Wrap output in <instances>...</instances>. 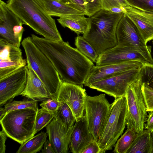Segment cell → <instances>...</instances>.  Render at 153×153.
<instances>
[{"mask_svg":"<svg viewBox=\"0 0 153 153\" xmlns=\"http://www.w3.org/2000/svg\"><path fill=\"white\" fill-rule=\"evenodd\" d=\"M85 15L91 17L102 9L101 0H84Z\"/></svg>","mask_w":153,"mask_h":153,"instance_id":"1f68e13d","label":"cell"},{"mask_svg":"<svg viewBox=\"0 0 153 153\" xmlns=\"http://www.w3.org/2000/svg\"><path fill=\"white\" fill-rule=\"evenodd\" d=\"M7 137L5 132L2 129L0 131V153H5V142Z\"/></svg>","mask_w":153,"mask_h":153,"instance_id":"74e56055","label":"cell"},{"mask_svg":"<svg viewBox=\"0 0 153 153\" xmlns=\"http://www.w3.org/2000/svg\"><path fill=\"white\" fill-rule=\"evenodd\" d=\"M28 108H33L37 111L38 109L37 102L28 99L14 100L9 102L4 105L7 113L11 111Z\"/></svg>","mask_w":153,"mask_h":153,"instance_id":"f1b7e54d","label":"cell"},{"mask_svg":"<svg viewBox=\"0 0 153 153\" xmlns=\"http://www.w3.org/2000/svg\"><path fill=\"white\" fill-rule=\"evenodd\" d=\"M20 47L0 38V80L27 65Z\"/></svg>","mask_w":153,"mask_h":153,"instance_id":"5bb4252c","label":"cell"},{"mask_svg":"<svg viewBox=\"0 0 153 153\" xmlns=\"http://www.w3.org/2000/svg\"><path fill=\"white\" fill-rule=\"evenodd\" d=\"M27 67L26 65L17 71L0 80V105L21 94L27 82Z\"/></svg>","mask_w":153,"mask_h":153,"instance_id":"9a60e30c","label":"cell"},{"mask_svg":"<svg viewBox=\"0 0 153 153\" xmlns=\"http://www.w3.org/2000/svg\"><path fill=\"white\" fill-rule=\"evenodd\" d=\"M142 67L131 69L95 82L88 87L104 92L115 98L125 96L128 87L137 78Z\"/></svg>","mask_w":153,"mask_h":153,"instance_id":"9c48e42d","label":"cell"},{"mask_svg":"<svg viewBox=\"0 0 153 153\" xmlns=\"http://www.w3.org/2000/svg\"><path fill=\"white\" fill-rule=\"evenodd\" d=\"M94 139L88 128L86 116L76 121L71 135L70 149L73 153H80Z\"/></svg>","mask_w":153,"mask_h":153,"instance_id":"ffe728a7","label":"cell"},{"mask_svg":"<svg viewBox=\"0 0 153 153\" xmlns=\"http://www.w3.org/2000/svg\"><path fill=\"white\" fill-rule=\"evenodd\" d=\"M137 133L132 128H127L125 133L117 140L113 152L126 153L136 137Z\"/></svg>","mask_w":153,"mask_h":153,"instance_id":"484cf974","label":"cell"},{"mask_svg":"<svg viewBox=\"0 0 153 153\" xmlns=\"http://www.w3.org/2000/svg\"><path fill=\"white\" fill-rule=\"evenodd\" d=\"M116 34L117 44L151 53V47L147 46L137 27L125 13L117 25Z\"/></svg>","mask_w":153,"mask_h":153,"instance_id":"4fadbf2b","label":"cell"},{"mask_svg":"<svg viewBox=\"0 0 153 153\" xmlns=\"http://www.w3.org/2000/svg\"><path fill=\"white\" fill-rule=\"evenodd\" d=\"M9 8L37 33L45 39L63 40L55 20L48 13L42 0H8Z\"/></svg>","mask_w":153,"mask_h":153,"instance_id":"7a4b0ae2","label":"cell"},{"mask_svg":"<svg viewBox=\"0 0 153 153\" xmlns=\"http://www.w3.org/2000/svg\"><path fill=\"white\" fill-rule=\"evenodd\" d=\"M75 45L76 48L92 62H96L98 54L83 36L78 35L75 39Z\"/></svg>","mask_w":153,"mask_h":153,"instance_id":"4316f807","label":"cell"},{"mask_svg":"<svg viewBox=\"0 0 153 153\" xmlns=\"http://www.w3.org/2000/svg\"><path fill=\"white\" fill-rule=\"evenodd\" d=\"M111 108L105 94L94 96L86 95L85 115L89 130L98 142L109 115Z\"/></svg>","mask_w":153,"mask_h":153,"instance_id":"ba28073f","label":"cell"},{"mask_svg":"<svg viewBox=\"0 0 153 153\" xmlns=\"http://www.w3.org/2000/svg\"></svg>","mask_w":153,"mask_h":153,"instance_id":"ee69618b","label":"cell"},{"mask_svg":"<svg viewBox=\"0 0 153 153\" xmlns=\"http://www.w3.org/2000/svg\"><path fill=\"white\" fill-rule=\"evenodd\" d=\"M142 84L140 71L137 79L128 87L125 96L127 104L126 124L127 128L133 129L137 133L144 129L147 116L141 89Z\"/></svg>","mask_w":153,"mask_h":153,"instance_id":"52a82bcc","label":"cell"},{"mask_svg":"<svg viewBox=\"0 0 153 153\" xmlns=\"http://www.w3.org/2000/svg\"><path fill=\"white\" fill-rule=\"evenodd\" d=\"M44 145V149L42 150V153H55L49 140H46Z\"/></svg>","mask_w":153,"mask_h":153,"instance_id":"ab89813d","label":"cell"},{"mask_svg":"<svg viewBox=\"0 0 153 153\" xmlns=\"http://www.w3.org/2000/svg\"></svg>","mask_w":153,"mask_h":153,"instance_id":"f6af8a7d","label":"cell"},{"mask_svg":"<svg viewBox=\"0 0 153 153\" xmlns=\"http://www.w3.org/2000/svg\"><path fill=\"white\" fill-rule=\"evenodd\" d=\"M102 9L109 10L115 7L126 8L130 6L125 0H101Z\"/></svg>","mask_w":153,"mask_h":153,"instance_id":"836d02e7","label":"cell"},{"mask_svg":"<svg viewBox=\"0 0 153 153\" xmlns=\"http://www.w3.org/2000/svg\"><path fill=\"white\" fill-rule=\"evenodd\" d=\"M47 132H42L29 139L22 144L17 153H36L42 150L46 140Z\"/></svg>","mask_w":153,"mask_h":153,"instance_id":"cb8c5ba5","label":"cell"},{"mask_svg":"<svg viewBox=\"0 0 153 153\" xmlns=\"http://www.w3.org/2000/svg\"><path fill=\"white\" fill-rule=\"evenodd\" d=\"M80 153H101L98 142L93 139Z\"/></svg>","mask_w":153,"mask_h":153,"instance_id":"d590c367","label":"cell"},{"mask_svg":"<svg viewBox=\"0 0 153 153\" xmlns=\"http://www.w3.org/2000/svg\"><path fill=\"white\" fill-rule=\"evenodd\" d=\"M26 55L27 66L32 69L45 85L53 99L57 100L62 82L53 65L33 42L31 36L21 43Z\"/></svg>","mask_w":153,"mask_h":153,"instance_id":"277c9868","label":"cell"},{"mask_svg":"<svg viewBox=\"0 0 153 153\" xmlns=\"http://www.w3.org/2000/svg\"><path fill=\"white\" fill-rule=\"evenodd\" d=\"M6 113L4 108L1 107L0 108V120L5 116Z\"/></svg>","mask_w":153,"mask_h":153,"instance_id":"60d3db41","label":"cell"},{"mask_svg":"<svg viewBox=\"0 0 153 153\" xmlns=\"http://www.w3.org/2000/svg\"><path fill=\"white\" fill-rule=\"evenodd\" d=\"M126 153H153V138L147 129L137 133V135Z\"/></svg>","mask_w":153,"mask_h":153,"instance_id":"7402d4cb","label":"cell"},{"mask_svg":"<svg viewBox=\"0 0 153 153\" xmlns=\"http://www.w3.org/2000/svg\"><path fill=\"white\" fill-rule=\"evenodd\" d=\"M152 136L153 138V131L152 133Z\"/></svg>","mask_w":153,"mask_h":153,"instance_id":"b9f144b4","label":"cell"},{"mask_svg":"<svg viewBox=\"0 0 153 153\" xmlns=\"http://www.w3.org/2000/svg\"><path fill=\"white\" fill-rule=\"evenodd\" d=\"M147 118L145 129L148 130L151 133L153 131V111H149Z\"/></svg>","mask_w":153,"mask_h":153,"instance_id":"f35d334b","label":"cell"},{"mask_svg":"<svg viewBox=\"0 0 153 153\" xmlns=\"http://www.w3.org/2000/svg\"><path fill=\"white\" fill-rule=\"evenodd\" d=\"M140 74L143 82L153 90V64H143L141 69Z\"/></svg>","mask_w":153,"mask_h":153,"instance_id":"4dcf8cb0","label":"cell"},{"mask_svg":"<svg viewBox=\"0 0 153 153\" xmlns=\"http://www.w3.org/2000/svg\"><path fill=\"white\" fill-rule=\"evenodd\" d=\"M42 0L48 13L51 16L63 18L76 15H85L83 13L65 3L62 0Z\"/></svg>","mask_w":153,"mask_h":153,"instance_id":"44dd1931","label":"cell"},{"mask_svg":"<svg viewBox=\"0 0 153 153\" xmlns=\"http://www.w3.org/2000/svg\"><path fill=\"white\" fill-rule=\"evenodd\" d=\"M20 95L37 102L53 99L39 77L32 69L28 67L26 84Z\"/></svg>","mask_w":153,"mask_h":153,"instance_id":"d6986e66","label":"cell"},{"mask_svg":"<svg viewBox=\"0 0 153 153\" xmlns=\"http://www.w3.org/2000/svg\"><path fill=\"white\" fill-rule=\"evenodd\" d=\"M56 0V1H61L62 0Z\"/></svg>","mask_w":153,"mask_h":153,"instance_id":"7bdbcfd3","label":"cell"},{"mask_svg":"<svg viewBox=\"0 0 153 153\" xmlns=\"http://www.w3.org/2000/svg\"><path fill=\"white\" fill-rule=\"evenodd\" d=\"M143 64L135 61H128L101 66H94L85 80L88 87L95 82L116 75L133 68L142 66Z\"/></svg>","mask_w":153,"mask_h":153,"instance_id":"2e32d148","label":"cell"},{"mask_svg":"<svg viewBox=\"0 0 153 153\" xmlns=\"http://www.w3.org/2000/svg\"><path fill=\"white\" fill-rule=\"evenodd\" d=\"M125 13L134 24L144 42L153 39V13L129 6Z\"/></svg>","mask_w":153,"mask_h":153,"instance_id":"ac0fdd59","label":"cell"},{"mask_svg":"<svg viewBox=\"0 0 153 153\" xmlns=\"http://www.w3.org/2000/svg\"><path fill=\"white\" fill-rule=\"evenodd\" d=\"M124 13L102 9L89 17L88 27L82 36L98 55L117 44V28Z\"/></svg>","mask_w":153,"mask_h":153,"instance_id":"3957f363","label":"cell"},{"mask_svg":"<svg viewBox=\"0 0 153 153\" xmlns=\"http://www.w3.org/2000/svg\"><path fill=\"white\" fill-rule=\"evenodd\" d=\"M37 111L28 108L8 112L0 120L2 130L7 137L20 144L23 143L34 135Z\"/></svg>","mask_w":153,"mask_h":153,"instance_id":"5b68a950","label":"cell"},{"mask_svg":"<svg viewBox=\"0 0 153 153\" xmlns=\"http://www.w3.org/2000/svg\"><path fill=\"white\" fill-rule=\"evenodd\" d=\"M86 90L79 85L62 82L57 96V100L67 104L71 110L76 121L84 116L85 107Z\"/></svg>","mask_w":153,"mask_h":153,"instance_id":"7c38bea8","label":"cell"},{"mask_svg":"<svg viewBox=\"0 0 153 153\" xmlns=\"http://www.w3.org/2000/svg\"><path fill=\"white\" fill-rule=\"evenodd\" d=\"M127 104L125 96L115 98L110 112L98 143L101 153L111 150L123 132L126 124Z\"/></svg>","mask_w":153,"mask_h":153,"instance_id":"8992f818","label":"cell"},{"mask_svg":"<svg viewBox=\"0 0 153 153\" xmlns=\"http://www.w3.org/2000/svg\"><path fill=\"white\" fill-rule=\"evenodd\" d=\"M73 127L67 129L54 118L46 126L49 140L55 153L69 152Z\"/></svg>","mask_w":153,"mask_h":153,"instance_id":"e0dca14e","label":"cell"},{"mask_svg":"<svg viewBox=\"0 0 153 153\" xmlns=\"http://www.w3.org/2000/svg\"><path fill=\"white\" fill-rule=\"evenodd\" d=\"M54 116V114L50 113L43 108L38 109L35 120L34 134L48 125Z\"/></svg>","mask_w":153,"mask_h":153,"instance_id":"83f0119b","label":"cell"},{"mask_svg":"<svg viewBox=\"0 0 153 153\" xmlns=\"http://www.w3.org/2000/svg\"><path fill=\"white\" fill-rule=\"evenodd\" d=\"M60 102L57 100L50 99L43 102L40 104V105L51 114H55Z\"/></svg>","mask_w":153,"mask_h":153,"instance_id":"e575fe53","label":"cell"},{"mask_svg":"<svg viewBox=\"0 0 153 153\" xmlns=\"http://www.w3.org/2000/svg\"><path fill=\"white\" fill-rule=\"evenodd\" d=\"M131 7L153 13V0H125Z\"/></svg>","mask_w":153,"mask_h":153,"instance_id":"f546056e","label":"cell"},{"mask_svg":"<svg viewBox=\"0 0 153 153\" xmlns=\"http://www.w3.org/2000/svg\"><path fill=\"white\" fill-rule=\"evenodd\" d=\"M131 61L153 64L151 53L118 44L99 55L96 64L101 66Z\"/></svg>","mask_w":153,"mask_h":153,"instance_id":"30bf717a","label":"cell"},{"mask_svg":"<svg viewBox=\"0 0 153 153\" xmlns=\"http://www.w3.org/2000/svg\"><path fill=\"white\" fill-rule=\"evenodd\" d=\"M31 36L51 61L62 82L83 87L94 66L93 62L68 42L50 40L34 34Z\"/></svg>","mask_w":153,"mask_h":153,"instance_id":"6da1fadb","label":"cell"},{"mask_svg":"<svg viewBox=\"0 0 153 153\" xmlns=\"http://www.w3.org/2000/svg\"><path fill=\"white\" fill-rule=\"evenodd\" d=\"M22 20L0 0V38L20 47L24 29Z\"/></svg>","mask_w":153,"mask_h":153,"instance_id":"8fae6325","label":"cell"},{"mask_svg":"<svg viewBox=\"0 0 153 153\" xmlns=\"http://www.w3.org/2000/svg\"><path fill=\"white\" fill-rule=\"evenodd\" d=\"M65 3L70 5L85 14L84 0H62Z\"/></svg>","mask_w":153,"mask_h":153,"instance_id":"8d00e7d4","label":"cell"},{"mask_svg":"<svg viewBox=\"0 0 153 153\" xmlns=\"http://www.w3.org/2000/svg\"><path fill=\"white\" fill-rule=\"evenodd\" d=\"M60 102L54 118L67 128L70 129L74 126L76 122L75 118L68 105L65 102Z\"/></svg>","mask_w":153,"mask_h":153,"instance_id":"d4e9b609","label":"cell"},{"mask_svg":"<svg viewBox=\"0 0 153 153\" xmlns=\"http://www.w3.org/2000/svg\"><path fill=\"white\" fill-rule=\"evenodd\" d=\"M85 15H76L60 18L57 21L64 27L69 28L77 35L83 34L88 28L89 20V17H86Z\"/></svg>","mask_w":153,"mask_h":153,"instance_id":"603a6c76","label":"cell"},{"mask_svg":"<svg viewBox=\"0 0 153 153\" xmlns=\"http://www.w3.org/2000/svg\"><path fill=\"white\" fill-rule=\"evenodd\" d=\"M141 89L147 112L153 111V90L144 82Z\"/></svg>","mask_w":153,"mask_h":153,"instance_id":"d6a6232c","label":"cell"}]
</instances>
